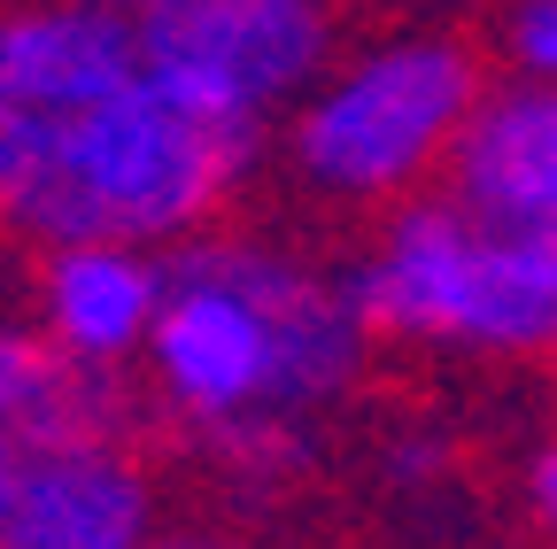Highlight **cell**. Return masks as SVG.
Instances as JSON below:
<instances>
[{"label": "cell", "instance_id": "6da1fadb", "mask_svg": "<svg viewBox=\"0 0 557 549\" xmlns=\"http://www.w3.org/2000/svg\"><path fill=\"white\" fill-rule=\"evenodd\" d=\"M163 317L148 333L156 395L194 434L233 419H310L372 364V325L341 279L256 233H194L163 263Z\"/></svg>", "mask_w": 557, "mask_h": 549}, {"label": "cell", "instance_id": "7a4b0ae2", "mask_svg": "<svg viewBox=\"0 0 557 549\" xmlns=\"http://www.w3.org/2000/svg\"><path fill=\"white\" fill-rule=\"evenodd\" d=\"M248 163L256 132L209 124L148 78L70 116L0 109V225H16L39 248L54 240L178 248L225 217Z\"/></svg>", "mask_w": 557, "mask_h": 549}, {"label": "cell", "instance_id": "3957f363", "mask_svg": "<svg viewBox=\"0 0 557 549\" xmlns=\"http://www.w3.org/2000/svg\"><path fill=\"white\" fill-rule=\"evenodd\" d=\"M341 287L395 349L557 357V240L487 225L457 194L395 201Z\"/></svg>", "mask_w": 557, "mask_h": 549}, {"label": "cell", "instance_id": "277c9868", "mask_svg": "<svg viewBox=\"0 0 557 549\" xmlns=\"http://www.w3.org/2000/svg\"><path fill=\"white\" fill-rule=\"evenodd\" d=\"M480 93V47L457 32L364 39L287 109V171L341 210H395L449 171Z\"/></svg>", "mask_w": 557, "mask_h": 549}, {"label": "cell", "instance_id": "5b68a950", "mask_svg": "<svg viewBox=\"0 0 557 549\" xmlns=\"http://www.w3.org/2000/svg\"><path fill=\"white\" fill-rule=\"evenodd\" d=\"M333 71V0H178L139 24V78L209 124L263 132Z\"/></svg>", "mask_w": 557, "mask_h": 549}, {"label": "cell", "instance_id": "8992f818", "mask_svg": "<svg viewBox=\"0 0 557 549\" xmlns=\"http://www.w3.org/2000/svg\"><path fill=\"white\" fill-rule=\"evenodd\" d=\"M156 541V472L124 434H70L16 449L0 549H148Z\"/></svg>", "mask_w": 557, "mask_h": 549}, {"label": "cell", "instance_id": "52a82bcc", "mask_svg": "<svg viewBox=\"0 0 557 549\" xmlns=\"http://www.w3.org/2000/svg\"><path fill=\"white\" fill-rule=\"evenodd\" d=\"M171 271L156 248L132 240H54L32 271V317L78 372H124L148 357V333L163 317Z\"/></svg>", "mask_w": 557, "mask_h": 549}, {"label": "cell", "instance_id": "ba28073f", "mask_svg": "<svg viewBox=\"0 0 557 549\" xmlns=\"http://www.w3.org/2000/svg\"><path fill=\"white\" fill-rule=\"evenodd\" d=\"M139 78V24L101 0H32L0 16V109L70 116Z\"/></svg>", "mask_w": 557, "mask_h": 549}, {"label": "cell", "instance_id": "9c48e42d", "mask_svg": "<svg viewBox=\"0 0 557 549\" xmlns=\"http://www.w3.org/2000/svg\"><path fill=\"white\" fill-rule=\"evenodd\" d=\"M442 178L472 217L527 240H557V86H487Z\"/></svg>", "mask_w": 557, "mask_h": 549}, {"label": "cell", "instance_id": "30bf717a", "mask_svg": "<svg viewBox=\"0 0 557 549\" xmlns=\"http://www.w3.org/2000/svg\"><path fill=\"white\" fill-rule=\"evenodd\" d=\"M124 434L116 372H78L39 325H0V449Z\"/></svg>", "mask_w": 557, "mask_h": 549}, {"label": "cell", "instance_id": "8fae6325", "mask_svg": "<svg viewBox=\"0 0 557 549\" xmlns=\"http://www.w3.org/2000/svg\"><path fill=\"white\" fill-rule=\"evenodd\" d=\"M209 457H225L240 479H287L302 464V419H233L218 434H201Z\"/></svg>", "mask_w": 557, "mask_h": 549}, {"label": "cell", "instance_id": "7c38bea8", "mask_svg": "<svg viewBox=\"0 0 557 549\" xmlns=\"http://www.w3.org/2000/svg\"><path fill=\"white\" fill-rule=\"evenodd\" d=\"M504 54H511L519 78L557 86V0H519L504 16Z\"/></svg>", "mask_w": 557, "mask_h": 549}, {"label": "cell", "instance_id": "4fadbf2b", "mask_svg": "<svg viewBox=\"0 0 557 549\" xmlns=\"http://www.w3.org/2000/svg\"><path fill=\"white\" fill-rule=\"evenodd\" d=\"M527 503H534V519L557 534V441L534 457V472H527Z\"/></svg>", "mask_w": 557, "mask_h": 549}, {"label": "cell", "instance_id": "5bb4252c", "mask_svg": "<svg viewBox=\"0 0 557 549\" xmlns=\"http://www.w3.org/2000/svg\"><path fill=\"white\" fill-rule=\"evenodd\" d=\"M434 464H442V449H426V434H410V449H395V472L403 479H426Z\"/></svg>", "mask_w": 557, "mask_h": 549}, {"label": "cell", "instance_id": "9a60e30c", "mask_svg": "<svg viewBox=\"0 0 557 549\" xmlns=\"http://www.w3.org/2000/svg\"><path fill=\"white\" fill-rule=\"evenodd\" d=\"M101 9H116V16H132V24H148V16L178 9V0H101Z\"/></svg>", "mask_w": 557, "mask_h": 549}, {"label": "cell", "instance_id": "2e32d148", "mask_svg": "<svg viewBox=\"0 0 557 549\" xmlns=\"http://www.w3.org/2000/svg\"><path fill=\"white\" fill-rule=\"evenodd\" d=\"M9 472H16V449H0V519H9Z\"/></svg>", "mask_w": 557, "mask_h": 549}, {"label": "cell", "instance_id": "e0dca14e", "mask_svg": "<svg viewBox=\"0 0 557 549\" xmlns=\"http://www.w3.org/2000/svg\"><path fill=\"white\" fill-rule=\"evenodd\" d=\"M148 549H178V541H148Z\"/></svg>", "mask_w": 557, "mask_h": 549}]
</instances>
